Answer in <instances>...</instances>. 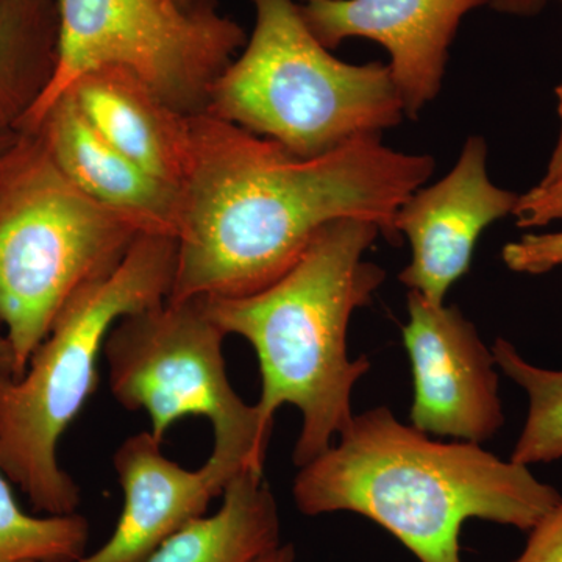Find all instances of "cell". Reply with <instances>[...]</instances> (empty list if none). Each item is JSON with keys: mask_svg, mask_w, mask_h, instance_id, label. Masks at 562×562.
<instances>
[{"mask_svg": "<svg viewBox=\"0 0 562 562\" xmlns=\"http://www.w3.org/2000/svg\"><path fill=\"white\" fill-rule=\"evenodd\" d=\"M435 168L430 155L392 149L382 135L302 158L213 114H194L168 301L254 294L280 279L333 221L373 222L397 241V210Z\"/></svg>", "mask_w": 562, "mask_h": 562, "instance_id": "1", "label": "cell"}, {"mask_svg": "<svg viewBox=\"0 0 562 562\" xmlns=\"http://www.w3.org/2000/svg\"><path fill=\"white\" fill-rule=\"evenodd\" d=\"M338 438L295 476L299 512L360 514L419 562H462L468 520L530 531L562 498L527 465L503 461L482 443L435 441L386 406L355 414Z\"/></svg>", "mask_w": 562, "mask_h": 562, "instance_id": "2", "label": "cell"}, {"mask_svg": "<svg viewBox=\"0 0 562 562\" xmlns=\"http://www.w3.org/2000/svg\"><path fill=\"white\" fill-rule=\"evenodd\" d=\"M382 235L379 225L338 220L324 225L297 261L269 286L231 299H205L225 335L254 347L261 373V419L273 428L276 413H302L294 464L327 452L353 419L351 394L371 371L368 357L351 360V314L371 303L386 272L364 260Z\"/></svg>", "mask_w": 562, "mask_h": 562, "instance_id": "3", "label": "cell"}, {"mask_svg": "<svg viewBox=\"0 0 562 562\" xmlns=\"http://www.w3.org/2000/svg\"><path fill=\"white\" fill-rule=\"evenodd\" d=\"M176 261L173 236H140L111 271L66 303L24 375L0 382V469L36 513H77L80 490L58 461V443L98 387L111 328L168 301Z\"/></svg>", "mask_w": 562, "mask_h": 562, "instance_id": "4", "label": "cell"}, {"mask_svg": "<svg viewBox=\"0 0 562 562\" xmlns=\"http://www.w3.org/2000/svg\"><path fill=\"white\" fill-rule=\"evenodd\" d=\"M255 27L214 81L205 113L313 158L405 116L390 66L339 60L310 31L297 0H250Z\"/></svg>", "mask_w": 562, "mask_h": 562, "instance_id": "5", "label": "cell"}, {"mask_svg": "<svg viewBox=\"0 0 562 562\" xmlns=\"http://www.w3.org/2000/svg\"><path fill=\"white\" fill-rule=\"evenodd\" d=\"M151 231L80 191L41 135L0 188V324L21 379L66 303Z\"/></svg>", "mask_w": 562, "mask_h": 562, "instance_id": "6", "label": "cell"}, {"mask_svg": "<svg viewBox=\"0 0 562 562\" xmlns=\"http://www.w3.org/2000/svg\"><path fill=\"white\" fill-rule=\"evenodd\" d=\"M225 338L205 299L166 301L122 317L103 346L110 391L128 412L147 414L158 441L183 417H205L213 427L211 458L238 472L265 473L272 428L233 390Z\"/></svg>", "mask_w": 562, "mask_h": 562, "instance_id": "7", "label": "cell"}, {"mask_svg": "<svg viewBox=\"0 0 562 562\" xmlns=\"http://www.w3.org/2000/svg\"><path fill=\"white\" fill-rule=\"evenodd\" d=\"M57 69L22 125L32 132L81 76L101 68L127 70L181 113H205L214 81L247 43L216 0L191 7L179 0H57Z\"/></svg>", "mask_w": 562, "mask_h": 562, "instance_id": "8", "label": "cell"}, {"mask_svg": "<svg viewBox=\"0 0 562 562\" xmlns=\"http://www.w3.org/2000/svg\"><path fill=\"white\" fill-rule=\"evenodd\" d=\"M413 373L412 425L457 441H490L505 425L494 351L457 306L408 292L402 328Z\"/></svg>", "mask_w": 562, "mask_h": 562, "instance_id": "9", "label": "cell"}, {"mask_svg": "<svg viewBox=\"0 0 562 562\" xmlns=\"http://www.w3.org/2000/svg\"><path fill=\"white\" fill-rule=\"evenodd\" d=\"M519 194L497 187L487 173V144L471 136L452 171L414 191L395 214V232L412 247L398 280L428 302L442 305L471 268L480 236L514 213Z\"/></svg>", "mask_w": 562, "mask_h": 562, "instance_id": "10", "label": "cell"}, {"mask_svg": "<svg viewBox=\"0 0 562 562\" xmlns=\"http://www.w3.org/2000/svg\"><path fill=\"white\" fill-rule=\"evenodd\" d=\"M299 5L327 49L349 38L383 46L406 116L416 117L441 91L462 20L490 0H303Z\"/></svg>", "mask_w": 562, "mask_h": 562, "instance_id": "11", "label": "cell"}, {"mask_svg": "<svg viewBox=\"0 0 562 562\" xmlns=\"http://www.w3.org/2000/svg\"><path fill=\"white\" fill-rule=\"evenodd\" d=\"M124 506L109 541L76 562H144L173 532L205 516L210 502L224 494L238 471L209 458L188 471L165 457L161 441L140 431L113 457Z\"/></svg>", "mask_w": 562, "mask_h": 562, "instance_id": "12", "label": "cell"}, {"mask_svg": "<svg viewBox=\"0 0 562 562\" xmlns=\"http://www.w3.org/2000/svg\"><path fill=\"white\" fill-rule=\"evenodd\" d=\"M35 132L52 161L80 191L176 238L179 190L111 146L83 116L72 95L63 94Z\"/></svg>", "mask_w": 562, "mask_h": 562, "instance_id": "13", "label": "cell"}, {"mask_svg": "<svg viewBox=\"0 0 562 562\" xmlns=\"http://www.w3.org/2000/svg\"><path fill=\"white\" fill-rule=\"evenodd\" d=\"M68 94L111 146L179 190L190 169L194 114L173 109L120 68L90 70Z\"/></svg>", "mask_w": 562, "mask_h": 562, "instance_id": "14", "label": "cell"}, {"mask_svg": "<svg viewBox=\"0 0 562 562\" xmlns=\"http://www.w3.org/2000/svg\"><path fill=\"white\" fill-rule=\"evenodd\" d=\"M279 546V505L265 473L244 471L216 513L184 525L144 562H255Z\"/></svg>", "mask_w": 562, "mask_h": 562, "instance_id": "15", "label": "cell"}, {"mask_svg": "<svg viewBox=\"0 0 562 562\" xmlns=\"http://www.w3.org/2000/svg\"><path fill=\"white\" fill-rule=\"evenodd\" d=\"M57 0H0V127H20L58 63Z\"/></svg>", "mask_w": 562, "mask_h": 562, "instance_id": "16", "label": "cell"}, {"mask_svg": "<svg viewBox=\"0 0 562 562\" xmlns=\"http://www.w3.org/2000/svg\"><path fill=\"white\" fill-rule=\"evenodd\" d=\"M495 362L528 395V416L512 461L527 465L562 458V371H549L525 360L506 339H495Z\"/></svg>", "mask_w": 562, "mask_h": 562, "instance_id": "17", "label": "cell"}, {"mask_svg": "<svg viewBox=\"0 0 562 562\" xmlns=\"http://www.w3.org/2000/svg\"><path fill=\"white\" fill-rule=\"evenodd\" d=\"M88 541L87 517L25 513L0 469V562H76L87 554Z\"/></svg>", "mask_w": 562, "mask_h": 562, "instance_id": "18", "label": "cell"}, {"mask_svg": "<svg viewBox=\"0 0 562 562\" xmlns=\"http://www.w3.org/2000/svg\"><path fill=\"white\" fill-rule=\"evenodd\" d=\"M503 262L513 272L542 276L562 266V232L525 235L502 250Z\"/></svg>", "mask_w": 562, "mask_h": 562, "instance_id": "19", "label": "cell"}, {"mask_svg": "<svg viewBox=\"0 0 562 562\" xmlns=\"http://www.w3.org/2000/svg\"><path fill=\"white\" fill-rule=\"evenodd\" d=\"M513 214L520 228L543 227L562 221V176L519 195Z\"/></svg>", "mask_w": 562, "mask_h": 562, "instance_id": "20", "label": "cell"}, {"mask_svg": "<svg viewBox=\"0 0 562 562\" xmlns=\"http://www.w3.org/2000/svg\"><path fill=\"white\" fill-rule=\"evenodd\" d=\"M528 532L527 546L514 562H562V498Z\"/></svg>", "mask_w": 562, "mask_h": 562, "instance_id": "21", "label": "cell"}, {"mask_svg": "<svg viewBox=\"0 0 562 562\" xmlns=\"http://www.w3.org/2000/svg\"><path fill=\"white\" fill-rule=\"evenodd\" d=\"M36 139V132L20 127H0V188L24 160Z\"/></svg>", "mask_w": 562, "mask_h": 562, "instance_id": "22", "label": "cell"}, {"mask_svg": "<svg viewBox=\"0 0 562 562\" xmlns=\"http://www.w3.org/2000/svg\"><path fill=\"white\" fill-rule=\"evenodd\" d=\"M492 9L514 16H532L546 5V0H490Z\"/></svg>", "mask_w": 562, "mask_h": 562, "instance_id": "23", "label": "cell"}, {"mask_svg": "<svg viewBox=\"0 0 562 562\" xmlns=\"http://www.w3.org/2000/svg\"><path fill=\"white\" fill-rule=\"evenodd\" d=\"M554 94H557L558 114H560L561 120L560 138H558L557 146H554L552 157H550L549 166H547L546 176H543L541 183H549V181H553L562 176V81L558 85L557 90H554Z\"/></svg>", "mask_w": 562, "mask_h": 562, "instance_id": "24", "label": "cell"}, {"mask_svg": "<svg viewBox=\"0 0 562 562\" xmlns=\"http://www.w3.org/2000/svg\"><path fill=\"white\" fill-rule=\"evenodd\" d=\"M9 379L14 380L13 351L5 336H0V382Z\"/></svg>", "mask_w": 562, "mask_h": 562, "instance_id": "25", "label": "cell"}, {"mask_svg": "<svg viewBox=\"0 0 562 562\" xmlns=\"http://www.w3.org/2000/svg\"><path fill=\"white\" fill-rule=\"evenodd\" d=\"M255 562H295V550L291 543H280L271 552L262 554L260 560Z\"/></svg>", "mask_w": 562, "mask_h": 562, "instance_id": "26", "label": "cell"}, {"mask_svg": "<svg viewBox=\"0 0 562 562\" xmlns=\"http://www.w3.org/2000/svg\"><path fill=\"white\" fill-rule=\"evenodd\" d=\"M179 2L181 3V5L191 7L194 5V3L198 2V0H179Z\"/></svg>", "mask_w": 562, "mask_h": 562, "instance_id": "27", "label": "cell"}, {"mask_svg": "<svg viewBox=\"0 0 562 562\" xmlns=\"http://www.w3.org/2000/svg\"><path fill=\"white\" fill-rule=\"evenodd\" d=\"M546 2H547V0H546ZM558 2H561V3H562V0H558Z\"/></svg>", "mask_w": 562, "mask_h": 562, "instance_id": "28", "label": "cell"}]
</instances>
